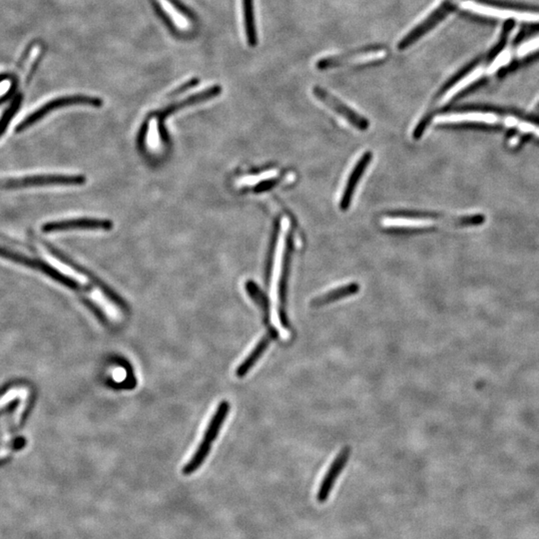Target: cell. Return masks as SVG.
Here are the masks:
<instances>
[{"label":"cell","instance_id":"cell-1","mask_svg":"<svg viewBox=\"0 0 539 539\" xmlns=\"http://www.w3.org/2000/svg\"><path fill=\"white\" fill-rule=\"evenodd\" d=\"M230 412V405L228 402L224 400L218 405V409L215 412L214 415L209 425H208L206 432L203 437L202 442H200L198 449L193 454L192 459L187 462L186 466L183 467V474L184 476H191L195 471H197L202 466L203 462L206 461L209 452L211 451L213 442L218 437L220 429L223 427L225 420Z\"/></svg>","mask_w":539,"mask_h":539},{"label":"cell","instance_id":"cell-2","mask_svg":"<svg viewBox=\"0 0 539 539\" xmlns=\"http://www.w3.org/2000/svg\"><path fill=\"white\" fill-rule=\"evenodd\" d=\"M86 182L81 175H38L16 179H0V189L43 186H80Z\"/></svg>","mask_w":539,"mask_h":539},{"label":"cell","instance_id":"cell-3","mask_svg":"<svg viewBox=\"0 0 539 539\" xmlns=\"http://www.w3.org/2000/svg\"><path fill=\"white\" fill-rule=\"evenodd\" d=\"M85 105L92 106V107H101L103 105V101L100 98L90 97V96L76 95L68 96V97L56 98L54 100L49 101L41 108H38L31 115L27 116L26 119L22 121L21 124L17 126L16 132L28 129L31 125L36 124L42 118L46 117L47 114L52 111L58 110V108L68 107V106Z\"/></svg>","mask_w":539,"mask_h":539},{"label":"cell","instance_id":"cell-4","mask_svg":"<svg viewBox=\"0 0 539 539\" xmlns=\"http://www.w3.org/2000/svg\"><path fill=\"white\" fill-rule=\"evenodd\" d=\"M311 91H313L314 96L319 101L325 104L330 110L335 111L338 115L342 116L343 119L353 126L356 129L365 131L370 127V122H368L367 118L358 114L357 111L348 107L340 99L336 97L333 94L328 92L326 89L321 88L320 86H314Z\"/></svg>","mask_w":539,"mask_h":539},{"label":"cell","instance_id":"cell-5","mask_svg":"<svg viewBox=\"0 0 539 539\" xmlns=\"http://www.w3.org/2000/svg\"><path fill=\"white\" fill-rule=\"evenodd\" d=\"M464 11L471 12L489 18L501 19V21H518L525 22L539 21V14L533 12L513 11V9H504L501 7L488 6V4H479V2L469 1L462 4Z\"/></svg>","mask_w":539,"mask_h":539},{"label":"cell","instance_id":"cell-6","mask_svg":"<svg viewBox=\"0 0 539 539\" xmlns=\"http://www.w3.org/2000/svg\"><path fill=\"white\" fill-rule=\"evenodd\" d=\"M452 4L449 0L442 4L441 6L437 7V9L429 14L424 21L420 22L419 26L412 29L405 37H402V41L397 44V48L400 51L405 50L409 48L415 42L420 41L422 36H425L429 31H432L434 26H437L439 21H442L447 14L451 11Z\"/></svg>","mask_w":539,"mask_h":539},{"label":"cell","instance_id":"cell-7","mask_svg":"<svg viewBox=\"0 0 539 539\" xmlns=\"http://www.w3.org/2000/svg\"><path fill=\"white\" fill-rule=\"evenodd\" d=\"M293 251V234L289 232L287 235L285 253H284L283 266L280 280L278 286L279 298V318L282 326L285 329H290V321L287 315V292H288V280L290 276L291 255Z\"/></svg>","mask_w":539,"mask_h":539},{"label":"cell","instance_id":"cell-8","mask_svg":"<svg viewBox=\"0 0 539 539\" xmlns=\"http://www.w3.org/2000/svg\"><path fill=\"white\" fill-rule=\"evenodd\" d=\"M385 50H387V46H382V44H370V46L358 47V48L343 52V53L338 54V55L328 56V58L320 59L316 63V68L319 70H328V69L341 68V66L347 65L348 63L355 60L356 58Z\"/></svg>","mask_w":539,"mask_h":539},{"label":"cell","instance_id":"cell-9","mask_svg":"<svg viewBox=\"0 0 539 539\" xmlns=\"http://www.w3.org/2000/svg\"><path fill=\"white\" fill-rule=\"evenodd\" d=\"M113 224L110 220L79 218L63 220V221L49 222L43 225L42 231L46 233L51 232L68 231V230H110Z\"/></svg>","mask_w":539,"mask_h":539},{"label":"cell","instance_id":"cell-10","mask_svg":"<svg viewBox=\"0 0 539 539\" xmlns=\"http://www.w3.org/2000/svg\"><path fill=\"white\" fill-rule=\"evenodd\" d=\"M372 160L373 153L370 151H367L365 154L361 156L357 164L353 167V171L351 172L350 177H348L347 184H346L345 189H343L342 198H341L340 208L342 211H347L348 208H350L353 194H355L356 188H357L361 178H362L363 173L365 172Z\"/></svg>","mask_w":539,"mask_h":539},{"label":"cell","instance_id":"cell-11","mask_svg":"<svg viewBox=\"0 0 539 539\" xmlns=\"http://www.w3.org/2000/svg\"><path fill=\"white\" fill-rule=\"evenodd\" d=\"M351 456L350 447H345L338 452L335 461H333L332 466H330L327 474L324 477L321 481L320 489H319L318 498L320 501H325L332 491L333 484L337 481L338 476H340L343 467L346 466L348 459Z\"/></svg>","mask_w":539,"mask_h":539},{"label":"cell","instance_id":"cell-12","mask_svg":"<svg viewBox=\"0 0 539 539\" xmlns=\"http://www.w3.org/2000/svg\"><path fill=\"white\" fill-rule=\"evenodd\" d=\"M278 331H277L275 328H270L268 332L266 333V335L260 340V342L257 343L254 350L249 353L248 357L245 358L243 362L241 363V365L237 368V377L244 378L245 375L253 368L254 365H256L257 362L260 360V358L264 355V353L266 352L267 348H269L271 343L278 338Z\"/></svg>","mask_w":539,"mask_h":539},{"label":"cell","instance_id":"cell-13","mask_svg":"<svg viewBox=\"0 0 539 539\" xmlns=\"http://www.w3.org/2000/svg\"><path fill=\"white\" fill-rule=\"evenodd\" d=\"M222 92V87L219 85L213 86V87L208 88L207 90L201 91V92L194 94V95L190 96L184 100L180 101V102L172 104V105L168 106L165 110H161L158 115L160 116L161 119H165L168 116L174 114L177 111L184 110V108L190 107V106L195 105L200 102H204V101L210 100V99L217 97L219 94Z\"/></svg>","mask_w":539,"mask_h":539},{"label":"cell","instance_id":"cell-14","mask_svg":"<svg viewBox=\"0 0 539 539\" xmlns=\"http://www.w3.org/2000/svg\"><path fill=\"white\" fill-rule=\"evenodd\" d=\"M358 291H360V285L358 283L347 284V285L338 287L335 290L328 292V293L314 299L311 301V306L313 308H320V306H327L329 304L333 303V301L343 300V299L348 298V297L355 295V294L358 293Z\"/></svg>","mask_w":539,"mask_h":539},{"label":"cell","instance_id":"cell-15","mask_svg":"<svg viewBox=\"0 0 539 539\" xmlns=\"http://www.w3.org/2000/svg\"><path fill=\"white\" fill-rule=\"evenodd\" d=\"M498 117L494 113L471 112L461 114H449L442 116L439 122L442 123H484V124H496Z\"/></svg>","mask_w":539,"mask_h":539},{"label":"cell","instance_id":"cell-16","mask_svg":"<svg viewBox=\"0 0 539 539\" xmlns=\"http://www.w3.org/2000/svg\"><path fill=\"white\" fill-rule=\"evenodd\" d=\"M243 4L245 32H246L247 41L251 47L258 43L257 36L256 21H255L254 0H242Z\"/></svg>","mask_w":539,"mask_h":539},{"label":"cell","instance_id":"cell-17","mask_svg":"<svg viewBox=\"0 0 539 539\" xmlns=\"http://www.w3.org/2000/svg\"><path fill=\"white\" fill-rule=\"evenodd\" d=\"M246 291L250 298L258 305L263 313L265 325L270 324V301L268 297L259 288L253 281H248L246 283Z\"/></svg>","mask_w":539,"mask_h":539},{"label":"cell","instance_id":"cell-18","mask_svg":"<svg viewBox=\"0 0 539 539\" xmlns=\"http://www.w3.org/2000/svg\"><path fill=\"white\" fill-rule=\"evenodd\" d=\"M0 257L9 261L14 262V263L23 265V266L29 267V268L36 269L37 259H31L28 257L24 256V255L16 253V252L11 251V250L4 248V247L0 246Z\"/></svg>","mask_w":539,"mask_h":539},{"label":"cell","instance_id":"cell-19","mask_svg":"<svg viewBox=\"0 0 539 539\" xmlns=\"http://www.w3.org/2000/svg\"><path fill=\"white\" fill-rule=\"evenodd\" d=\"M279 232H280V222H279V220H277L275 227H274L273 237H272L271 245H270L268 263H267L266 274H265V284H266L267 287L270 285V279H271L272 268H273V261L274 257H275Z\"/></svg>","mask_w":539,"mask_h":539},{"label":"cell","instance_id":"cell-20","mask_svg":"<svg viewBox=\"0 0 539 539\" xmlns=\"http://www.w3.org/2000/svg\"><path fill=\"white\" fill-rule=\"evenodd\" d=\"M21 105V95H18L16 99H14V102L11 103V105L7 108L6 112H4V114L1 116V118H0V137H1L2 134L6 132L7 127H9V123H11L12 118L16 116L17 110H19Z\"/></svg>","mask_w":539,"mask_h":539},{"label":"cell","instance_id":"cell-21","mask_svg":"<svg viewBox=\"0 0 539 539\" xmlns=\"http://www.w3.org/2000/svg\"><path fill=\"white\" fill-rule=\"evenodd\" d=\"M151 2H152L153 9H154L156 14H157V16L163 21V23L166 26L170 31H172L173 33L177 34L178 29L176 26H175L174 21H172L171 17L168 16L167 12L162 9L159 2H158L157 0H151Z\"/></svg>","mask_w":539,"mask_h":539},{"label":"cell","instance_id":"cell-22","mask_svg":"<svg viewBox=\"0 0 539 539\" xmlns=\"http://www.w3.org/2000/svg\"><path fill=\"white\" fill-rule=\"evenodd\" d=\"M539 50V36L534 37V38L530 39V41L524 42V43L521 44V46H519L518 54V56H521V58H523V56L528 55V54L534 53V52Z\"/></svg>","mask_w":539,"mask_h":539},{"label":"cell","instance_id":"cell-23","mask_svg":"<svg viewBox=\"0 0 539 539\" xmlns=\"http://www.w3.org/2000/svg\"><path fill=\"white\" fill-rule=\"evenodd\" d=\"M24 444H26L24 439H17L16 442L7 444L4 449H0V459H4V457H6L7 454H11V452L22 449V447H23Z\"/></svg>","mask_w":539,"mask_h":539},{"label":"cell","instance_id":"cell-24","mask_svg":"<svg viewBox=\"0 0 539 539\" xmlns=\"http://www.w3.org/2000/svg\"><path fill=\"white\" fill-rule=\"evenodd\" d=\"M167 1L169 2V4H171L179 14H181L183 16L187 17V18L189 19H195L194 14H193L186 6H184L180 0H167Z\"/></svg>","mask_w":539,"mask_h":539},{"label":"cell","instance_id":"cell-25","mask_svg":"<svg viewBox=\"0 0 539 539\" xmlns=\"http://www.w3.org/2000/svg\"><path fill=\"white\" fill-rule=\"evenodd\" d=\"M279 181H280V179H276V178H274V179L266 180V181L260 183L258 186L255 188V191L258 193L267 191V190L271 189V188L275 186Z\"/></svg>","mask_w":539,"mask_h":539},{"label":"cell","instance_id":"cell-26","mask_svg":"<svg viewBox=\"0 0 539 539\" xmlns=\"http://www.w3.org/2000/svg\"><path fill=\"white\" fill-rule=\"evenodd\" d=\"M198 84H199V79L193 78L191 79V80L188 81V82L183 84L181 87L178 88L176 91H174V92H173L172 95L173 96L179 95V94H181L183 92H185V91H187L188 89H191L194 87V86L198 85Z\"/></svg>","mask_w":539,"mask_h":539},{"label":"cell","instance_id":"cell-27","mask_svg":"<svg viewBox=\"0 0 539 539\" xmlns=\"http://www.w3.org/2000/svg\"><path fill=\"white\" fill-rule=\"evenodd\" d=\"M16 392L17 390H9V393L6 395H0V407L1 405H6L9 400H11V399H14V397H16Z\"/></svg>","mask_w":539,"mask_h":539},{"label":"cell","instance_id":"cell-28","mask_svg":"<svg viewBox=\"0 0 539 539\" xmlns=\"http://www.w3.org/2000/svg\"><path fill=\"white\" fill-rule=\"evenodd\" d=\"M519 121L518 118L513 117V116H508V117L506 118V120H504V124L508 126V127H514V126H516L519 124Z\"/></svg>","mask_w":539,"mask_h":539},{"label":"cell","instance_id":"cell-29","mask_svg":"<svg viewBox=\"0 0 539 539\" xmlns=\"http://www.w3.org/2000/svg\"><path fill=\"white\" fill-rule=\"evenodd\" d=\"M534 134H535L536 136H538V137H539V127L536 128V130L534 131Z\"/></svg>","mask_w":539,"mask_h":539}]
</instances>
